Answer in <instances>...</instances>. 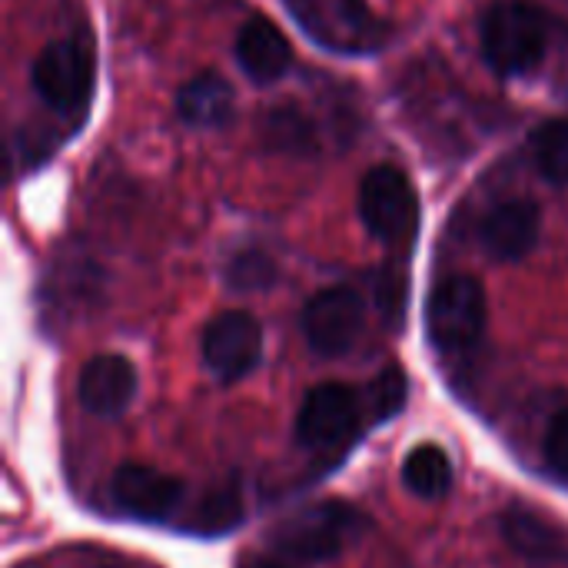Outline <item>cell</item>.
Returning a JSON list of instances; mask_svg holds the SVG:
<instances>
[{
	"label": "cell",
	"mask_w": 568,
	"mask_h": 568,
	"mask_svg": "<svg viewBox=\"0 0 568 568\" xmlns=\"http://www.w3.org/2000/svg\"><path fill=\"white\" fill-rule=\"evenodd\" d=\"M243 516V503H240V493L236 489H213L200 513H196V523H200V532H230Z\"/></svg>",
	"instance_id": "cell-19"
},
{
	"label": "cell",
	"mask_w": 568,
	"mask_h": 568,
	"mask_svg": "<svg viewBox=\"0 0 568 568\" xmlns=\"http://www.w3.org/2000/svg\"><path fill=\"white\" fill-rule=\"evenodd\" d=\"M276 283V263L260 250H243L226 266V286L236 293H260Z\"/></svg>",
	"instance_id": "cell-18"
},
{
	"label": "cell",
	"mask_w": 568,
	"mask_h": 568,
	"mask_svg": "<svg viewBox=\"0 0 568 568\" xmlns=\"http://www.w3.org/2000/svg\"><path fill=\"white\" fill-rule=\"evenodd\" d=\"M359 216L383 243H406L419 223V200L409 176L396 166H376L359 186Z\"/></svg>",
	"instance_id": "cell-6"
},
{
	"label": "cell",
	"mask_w": 568,
	"mask_h": 568,
	"mask_svg": "<svg viewBox=\"0 0 568 568\" xmlns=\"http://www.w3.org/2000/svg\"><path fill=\"white\" fill-rule=\"evenodd\" d=\"M483 57L499 77H526L542 67L549 50V23L539 7L526 0H499L486 10Z\"/></svg>",
	"instance_id": "cell-1"
},
{
	"label": "cell",
	"mask_w": 568,
	"mask_h": 568,
	"mask_svg": "<svg viewBox=\"0 0 568 568\" xmlns=\"http://www.w3.org/2000/svg\"><path fill=\"white\" fill-rule=\"evenodd\" d=\"M253 568H296L293 562H280V559H270V562H256Z\"/></svg>",
	"instance_id": "cell-22"
},
{
	"label": "cell",
	"mask_w": 568,
	"mask_h": 568,
	"mask_svg": "<svg viewBox=\"0 0 568 568\" xmlns=\"http://www.w3.org/2000/svg\"><path fill=\"white\" fill-rule=\"evenodd\" d=\"M359 529L363 516L353 506L316 503L283 519L273 532V546L293 562H329L353 542Z\"/></svg>",
	"instance_id": "cell-2"
},
{
	"label": "cell",
	"mask_w": 568,
	"mask_h": 568,
	"mask_svg": "<svg viewBox=\"0 0 568 568\" xmlns=\"http://www.w3.org/2000/svg\"><path fill=\"white\" fill-rule=\"evenodd\" d=\"M406 373L399 366H389L386 373H379L373 379V389H369V409H373V419L383 423V419H393L403 406H406Z\"/></svg>",
	"instance_id": "cell-20"
},
{
	"label": "cell",
	"mask_w": 568,
	"mask_h": 568,
	"mask_svg": "<svg viewBox=\"0 0 568 568\" xmlns=\"http://www.w3.org/2000/svg\"><path fill=\"white\" fill-rule=\"evenodd\" d=\"M77 396L87 413L100 419H116L136 396V369L126 356L103 353L93 356L77 379Z\"/></svg>",
	"instance_id": "cell-10"
},
{
	"label": "cell",
	"mask_w": 568,
	"mask_h": 568,
	"mask_svg": "<svg viewBox=\"0 0 568 568\" xmlns=\"http://www.w3.org/2000/svg\"><path fill=\"white\" fill-rule=\"evenodd\" d=\"M542 456H546L549 473L568 486V406H562L549 419V429H546V439H542Z\"/></svg>",
	"instance_id": "cell-21"
},
{
	"label": "cell",
	"mask_w": 568,
	"mask_h": 568,
	"mask_svg": "<svg viewBox=\"0 0 568 568\" xmlns=\"http://www.w3.org/2000/svg\"><path fill=\"white\" fill-rule=\"evenodd\" d=\"M539 230H542V213L532 200H506L483 220L479 240L493 260L516 263L536 250Z\"/></svg>",
	"instance_id": "cell-11"
},
{
	"label": "cell",
	"mask_w": 568,
	"mask_h": 568,
	"mask_svg": "<svg viewBox=\"0 0 568 568\" xmlns=\"http://www.w3.org/2000/svg\"><path fill=\"white\" fill-rule=\"evenodd\" d=\"M403 486L419 499H443L453 486V463L443 446L423 443L403 459Z\"/></svg>",
	"instance_id": "cell-16"
},
{
	"label": "cell",
	"mask_w": 568,
	"mask_h": 568,
	"mask_svg": "<svg viewBox=\"0 0 568 568\" xmlns=\"http://www.w3.org/2000/svg\"><path fill=\"white\" fill-rule=\"evenodd\" d=\"M236 63L253 83H273L290 70L293 47L273 20L250 17L236 37Z\"/></svg>",
	"instance_id": "cell-13"
},
{
	"label": "cell",
	"mask_w": 568,
	"mask_h": 568,
	"mask_svg": "<svg viewBox=\"0 0 568 568\" xmlns=\"http://www.w3.org/2000/svg\"><path fill=\"white\" fill-rule=\"evenodd\" d=\"M260 136L266 150L286 153V156H310L316 153V143H320L316 123L296 103H276L273 110H266L260 123Z\"/></svg>",
	"instance_id": "cell-15"
},
{
	"label": "cell",
	"mask_w": 568,
	"mask_h": 568,
	"mask_svg": "<svg viewBox=\"0 0 568 568\" xmlns=\"http://www.w3.org/2000/svg\"><path fill=\"white\" fill-rule=\"evenodd\" d=\"M503 539L516 556L532 566H568V532L562 526L549 523L542 513L529 506H509L499 516Z\"/></svg>",
	"instance_id": "cell-12"
},
{
	"label": "cell",
	"mask_w": 568,
	"mask_h": 568,
	"mask_svg": "<svg viewBox=\"0 0 568 568\" xmlns=\"http://www.w3.org/2000/svg\"><path fill=\"white\" fill-rule=\"evenodd\" d=\"M366 403L346 383H323L306 393L296 416V439L313 453L343 449L363 426Z\"/></svg>",
	"instance_id": "cell-5"
},
{
	"label": "cell",
	"mask_w": 568,
	"mask_h": 568,
	"mask_svg": "<svg viewBox=\"0 0 568 568\" xmlns=\"http://www.w3.org/2000/svg\"><path fill=\"white\" fill-rule=\"evenodd\" d=\"M37 97L67 116L87 110L93 93V53L80 40H53L30 67Z\"/></svg>",
	"instance_id": "cell-4"
},
{
	"label": "cell",
	"mask_w": 568,
	"mask_h": 568,
	"mask_svg": "<svg viewBox=\"0 0 568 568\" xmlns=\"http://www.w3.org/2000/svg\"><path fill=\"white\" fill-rule=\"evenodd\" d=\"M110 496H113L116 509L136 523H166L180 509L186 489L180 479H173L153 466H133L130 463V466H120L113 473Z\"/></svg>",
	"instance_id": "cell-9"
},
{
	"label": "cell",
	"mask_w": 568,
	"mask_h": 568,
	"mask_svg": "<svg viewBox=\"0 0 568 568\" xmlns=\"http://www.w3.org/2000/svg\"><path fill=\"white\" fill-rule=\"evenodd\" d=\"M366 326V303L349 286L320 290L303 310V333L316 356L333 359L356 346Z\"/></svg>",
	"instance_id": "cell-7"
},
{
	"label": "cell",
	"mask_w": 568,
	"mask_h": 568,
	"mask_svg": "<svg viewBox=\"0 0 568 568\" xmlns=\"http://www.w3.org/2000/svg\"><path fill=\"white\" fill-rule=\"evenodd\" d=\"M263 359V329L250 313H220L203 333V363L220 383L250 376Z\"/></svg>",
	"instance_id": "cell-8"
},
{
	"label": "cell",
	"mask_w": 568,
	"mask_h": 568,
	"mask_svg": "<svg viewBox=\"0 0 568 568\" xmlns=\"http://www.w3.org/2000/svg\"><path fill=\"white\" fill-rule=\"evenodd\" d=\"M486 290L476 276H446L426 306L429 343L439 353H466L486 333Z\"/></svg>",
	"instance_id": "cell-3"
},
{
	"label": "cell",
	"mask_w": 568,
	"mask_h": 568,
	"mask_svg": "<svg viewBox=\"0 0 568 568\" xmlns=\"http://www.w3.org/2000/svg\"><path fill=\"white\" fill-rule=\"evenodd\" d=\"M233 87L220 77V73H196L193 80H186L176 93V113L183 123L210 130V126H223L233 120Z\"/></svg>",
	"instance_id": "cell-14"
},
{
	"label": "cell",
	"mask_w": 568,
	"mask_h": 568,
	"mask_svg": "<svg viewBox=\"0 0 568 568\" xmlns=\"http://www.w3.org/2000/svg\"><path fill=\"white\" fill-rule=\"evenodd\" d=\"M532 153H536L539 173L549 183L568 186V116L566 120H549L536 130Z\"/></svg>",
	"instance_id": "cell-17"
}]
</instances>
